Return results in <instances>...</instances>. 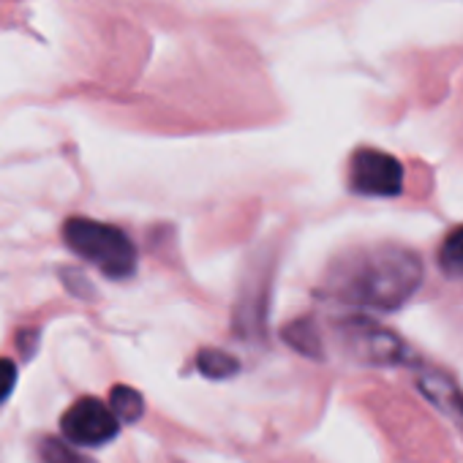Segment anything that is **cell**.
<instances>
[{
    "label": "cell",
    "instance_id": "cell-1",
    "mask_svg": "<svg viewBox=\"0 0 463 463\" xmlns=\"http://www.w3.org/2000/svg\"><path fill=\"white\" fill-rule=\"evenodd\" d=\"M422 284V262L414 251L401 246L357 249L333 262L327 273V295L373 311L401 308Z\"/></svg>",
    "mask_w": 463,
    "mask_h": 463
},
{
    "label": "cell",
    "instance_id": "cell-2",
    "mask_svg": "<svg viewBox=\"0 0 463 463\" xmlns=\"http://www.w3.org/2000/svg\"><path fill=\"white\" fill-rule=\"evenodd\" d=\"M63 238L74 254L93 262L109 279H128L137 268V251L126 232L93 218H69Z\"/></svg>",
    "mask_w": 463,
    "mask_h": 463
},
{
    "label": "cell",
    "instance_id": "cell-3",
    "mask_svg": "<svg viewBox=\"0 0 463 463\" xmlns=\"http://www.w3.org/2000/svg\"><path fill=\"white\" fill-rule=\"evenodd\" d=\"M341 341L346 352L357 360L373 363V365H403L411 360V352L406 344L387 333L384 327L368 322V319H349L341 325Z\"/></svg>",
    "mask_w": 463,
    "mask_h": 463
},
{
    "label": "cell",
    "instance_id": "cell-4",
    "mask_svg": "<svg viewBox=\"0 0 463 463\" xmlns=\"http://www.w3.org/2000/svg\"><path fill=\"white\" fill-rule=\"evenodd\" d=\"M349 183L360 196L395 199L403 191V166L384 150H357L349 166Z\"/></svg>",
    "mask_w": 463,
    "mask_h": 463
},
{
    "label": "cell",
    "instance_id": "cell-5",
    "mask_svg": "<svg viewBox=\"0 0 463 463\" xmlns=\"http://www.w3.org/2000/svg\"><path fill=\"white\" fill-rule=\"evenodd\" d=\"M118 414L96 398H80L63 414V433L80 447H99L118 436Z\"/></svg>",
    "mask_w": 463,
    "mask_h": 463
},
{
    "label": "cell",
    "instance_id": "cell-6",
    "mask_svg": "<svg viewBox=\"0 0 463 463\" xmlns=\"http://www.w3.org/2000/svg\"><path fill=\"white\" fill-rule=\"evenodd\" d=\"M420 390L425 392V398H430L436 403V409H441L447 417H452L460 428H463V395L460 390L439 371H422L417 376Z\"/></svg>",
    "mask_w": 463,
    "mask_h": 463
},
{
    "label": "cell",
    "instance_id": "cell-7",
    "mask_svg": "<svg viewBox=\"0 0 463 463\" xmlns=\"http://www.w3.org/2000/svg\"><path fill=\"white\" fill-rule=\"evenodd\" d=\"M196 368H199L207 379H229V376H235V373H238L241 363H238L235 357H232V354L221 352V349H202V352L196 354Z\"/></svg>",
    "mask_w": 463,
    "mask_h": 463
},
{
    "label": "cell",
    "instance_id": "cell-8",
    "mask_svg": "<svg viewBox=\"0 0 463 463\" xmlns=\"http://www.w3.org/2000/svg\"><path fill=\"white\" fill-rule=\"evenodd\" d=\"M439 265L447 276L463 279V226L452 229L439 251Z\"/></svg>",
    "mask_w": 463,
    "mask_h": 463
},
{
    "label": "cell",
    "instance_id": "cell-9",
    "mask_svg": "<svg viewBox=\"0 0 463 463\" xmlns=\"http://www.w3.org/2000/svg\"><path fill=\"white\" fill-rule=\"evenodd\" d=\"M109 406H112V411L118 414V420H123V422H134V420H139L142 411H145L142 395H139L137 390H131V387H123V384L112 390Z\"/></svg>",
    "mask_w": 463,
    "mask_h": 463
},
{
    "label": "cell",
    "instance_id": "cell-10",
    "mask_svg": "<svg viewBox=\"0 0 463 463\" xmlns=\"http://www.w3.org/2000/svg\"><path fill=\"white\" fill-rule=\"evenodd\" d=\"M287 338L292 346H298L303 354H319V335L311 322H295L287 330Z\"/></svg>",
    "mask_w": 463,
    "mask_h": 463
},
{
    "label": "cell",
    "instance_id": "cell-11",
    "mask_svg": "<svg viewBox=\"0 0 463 463\" xmlns=\"http://www.w3.org/2000/svg\"><path fill=\"white\" fill-rule=\"evenodd\" d=\"M44 458H47L50 463H88L82 455L66 449V447L58 444V441H47V444H44Z\"/></svg>",
    "mask_w": 463,
    "mask_h": 463
},
{
    "label": "cell",
    "instance_id": "cell-12",
    "mask_svg": "<svg viewBox=\"0 0 463 463\" xmlns=\"http://www.w3.org/2000/svg\"><path fill=\"white\" fill-rule=\"evenodd\" d=\"M14 382H17V368H14V363L6 360V357H0V403H4V401L12 395Z\"/></svg>",
    "mask_w": 463,
    "mask_h": 463
}]
</instances>
